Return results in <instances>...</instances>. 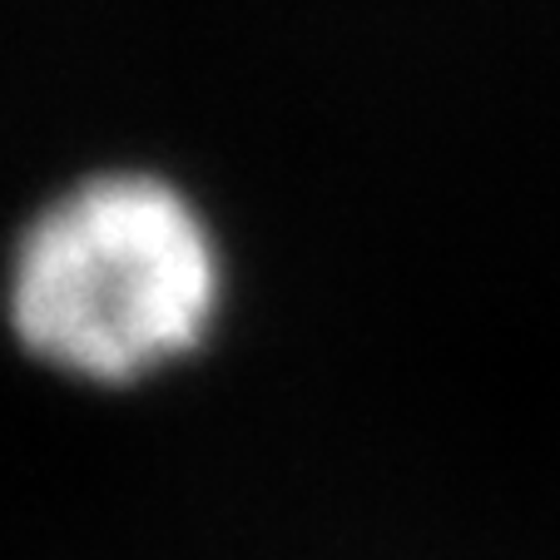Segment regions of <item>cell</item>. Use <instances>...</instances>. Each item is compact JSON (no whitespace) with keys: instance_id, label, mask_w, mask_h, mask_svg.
I'll return each mask as SVG.
<instances>
[{"instance_id":"1","label":"cell","mask_w":560,"mask_h":560,"mask_svg":"<svg viewBox=\"0 0 560 560\" xmlns=\"http://www.w3.org/2000/svg\"><path fill=\"white\" fill-rule=\"evenodd\" d=\"M0 307L25 358L60 377H159L199 352L223 313L219 233L164 174H90L15 233Z\"/></svg>"}]
</instances>
